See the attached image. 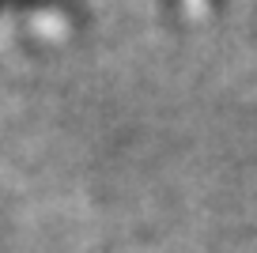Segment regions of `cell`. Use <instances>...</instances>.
I'll return each instance as SVG.
<instances>
[{
  "label": "cell",
  "instance_id": "obj_1",
  "mask_svg": "<svg viewBox=\"0 0 257 253\" xmlns=\"http://www.w3.org/2000/svg\"><path fill=\"white\" fill-rule=\"evenodd\" d=\"M4 4H8V0H0V8H4Z\"/></svg>",
  "mask_w": 257,
  "mask_h": 253
}]
</instances>
